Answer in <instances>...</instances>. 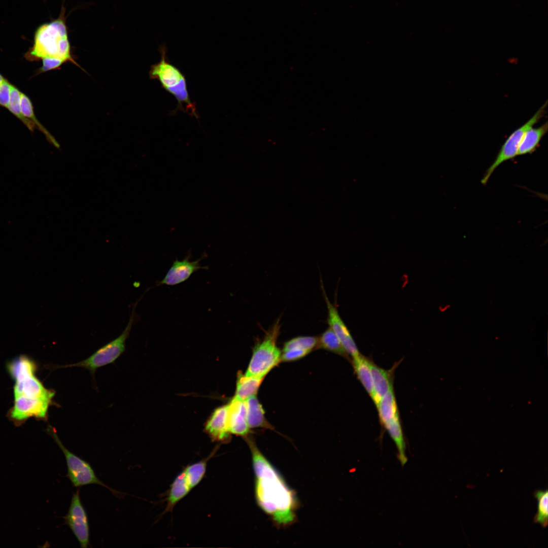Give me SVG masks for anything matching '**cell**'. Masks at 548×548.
Returning <instances> with one entry per match:
<instances>
[{
	"instance_id": "6da1fadb",
	"label": "cell",
	"mask_w": 548,
	"mask_h": 548,
	"mask_svg": "<svg viewBox=\"0 0 548 548\" xmlns=\"http://www.w3.org/2000/svg\"><path fill=\"white\" fill-rule=\"evenodd\" d=\"M255 475V496L260 507L279 526L296 520L297 499L275 467L265 457L251 438L247 437Z\"/></svg>"
},
{
	"instance_id": "7a4b0ae2",
	"label": "cell",
	"mask_w": 548,
	"mask_h": 548,
	"mask_svg": "<svg viewBox=\"0 0 548 548\" xmlns=\"http://www.w3.org/2000/svg\"><path fill=\"white\" fill-rule=\"evenodd\" d=\"M24 56L29 61L54 59L63 63L71 61L77 64L71 54L65 8L63 5L56 19L37 27L34 34L33 45Z\"/></svg>"
},
{
	"instance_id": "3957f363",
	"label": "cell",
	"mask_w": 548,
	"mask_h": 548,
	"mask_svg": "<svg viewBox=\"0 0 548 548\" xmlns=\"http://www.w3.org/2000/svg\"><path fill=\"white\" fill-rule=\"evenodd\" d=\"M159 51L160 60L151 66L150 78L158 80L162 88L176 98L178 102L176 111L181 110L197 119L198 116L194 104L190 100L184 75L167 60L165 44L160 46Z\"/></svg>"
},
{
	"instance_id": "277c9868",
	"label": "cell",
	"mask_w": 548,
	"mask_h": 548,
	"mask_svg": "<svg viewBox=\"0 0 548 548\" xmlns=\"http://www.w3.org/2000/svg\"><path fill=\"white\" fill-rule=\"evenodd\" d=\"M9 373L15 380L14 397L53 399V390L46 389L35 375L36 365L29 358L21 356L8 365Z\"/></svg>"
},
{
	"instance_id": "5b68a950",
	"label": "cell",
	"mask_w": 548,
	"mask_h": 548,
	"mask_svg": "<svg viewBox=\"0 0 548 548\" xmlns=\"http://www.w3.org/2000/svg\"><path fill=\"white\" fill-rule=\"evenodd\" d=\"M278 320L264 338L254 347L245 375L263 379L281 361V352L277 346L280 325Z\"/></svg>"
},
{
	"instance_id": "8992f818",
	"label": "cell",
	"mask_w": 548,
	"mask_h": 548,
	"mask_svg": "<svg viewBox=\"0 0 548 548\" xmlns=\"http://www.w3.org/2000/svg\"><path fill=\"white\" fill-rule=\"evenodd\" d=\"M136 304L135 303L132 308L126 327L119 336L103 346L86 359L78 363L60 366L59 367H82L88 370L94 375L97 369L115 362L125 350L126 341L129 336L135 321Z\"/></svg>"
},
{
	"instance_id": "52a82bcc",
	"label": "cell",
	"mask_w": 548,
	"mask_h": 548,
	"mask_svg": "<svg viewBox=\"0 0 548 548\" xmlns=\"http://www.w3.org/2000/svg\"><path fill=\"white\" fill-rule=\"evenodd\" d=\"M48 431L64 454L67 468L66 477L74 487H81L88 485H98L109 490L118 497H122L123 493L110 488L97 477L89 463L68 450L62 444L53 428H49Z\"/></svg>"
},
{
	"instance_id": "ba28073f",
	"label": "cell",
	"mask_w": 548,
	"mask_h": 548,
	"mask_svg": "<svg viewBox=\"0 0 548 548\" xmlns=\"http://www.w3.org/2000/svg\"><path fill=\"white\" fill-rule=\"evenodd\" d=\"M547 103L546 101L529 120L516 129L506 140L494 161L487 169L482 179L481 182L483 185L487 184L493 172L502 163L518 155L519 145L524 133L529 128L534 126L544 116Z\"/></svg>"
},
{
	"instance_id": "9c48e42d",
	"label": "cell",
	"mask_w": 548,
	"mask_h": 548,
	"mask_svg": "<svg viewBox=\"0 0 548 548\" xmlns=\"http://www.w3.org/2000/svg\"><path fill=\"white\" fill-rule=\"evenodd\" d=\"M65 524L71 529L81 547L90 544V529L86 510L81 502L79 489L74 493L67 514L64 517Z\"/></svg>"
},
{
	"instance_id": "30bf717a",
	"label": "cell",
	"mask_w": 548,
	"mask_h": 548,
	"mask_svg": "<svg viewBox=\"0 0 548 548\" xmlns=\"http://www.w3.org/2000/svg\"><path fill=\"white\" fill-rule=\"evenodd\" d=\"M52 402L53 399L47 398L15 397L10 416L16 422H21L31 417L45 419Z\"/></svg>"
},
{
	"instance_id": "8fae6325",
	"label": "cell",
	"mask_w": 548,
	"mask_h": 548,
	"mask_svg": "<svg viewBox=\"0 0 548 548\" xmlns=\"http://www.w3.org/2000/svg\"><path fill=\"white\" fill-rule=\"evenodd\" d=\"M328 311L327 322L336 334L343 347L353 358L360 355L354 340L345 323L341 318L337 308L330 301L323 290Z\"/></svg>"
},
{
	"instance_id": "7c38bea8",
	"label": "cell",
	"mask_w": 548,
	"mask_h": 548,
	"mask_svg": "<svg viewBox=\"0 0 548 548\" xmlns=\"http://www.w3.org/2000/svg\"><path fill=\"white\" fill-rule=\"evenodd\" d=\"M190 257V255H188L182 260H175L163 279L159 282V284L176 285L187 280L195 271L201 269H208V267L201 266L200 264L201 260L204 258V255L193 261L189 260Z\"/></svg>"
},
{
	"instance_id": "4fadbf2b",
	"label": "cell",
	"mask_w": 548,
	"mask_h": 548,
	"mask_svg": "<svg viewBox=\"0 0 548 548\" xmlns=\"http://www.w3.org/2000/svg\"><path fill=\"white\" fill-rule=\"evenodd\" d=\"M227 423L230 433L246 436L250 428L246 418V406L245 401L233 398L227 404Z\"/></svg>"
},
{
	"instance_id": "5bb4252c",
	"label": "cell",
	"mask_w": 548,
	"mask_h": 548,
	"mask_svg": "<svg viewBox=\"0 0 548 548\" xmlns=\"http://www.w3.org/2000/svg\"><path fill=\"white\" fill-rule=\"evenodd\" d=\"M228 406L216 408L208 420L205 430L213 440L226 442L230 438L227 423Z\"/></svg>"
},
{
	"instance_id": "9a60e30c",
	"label": "cell",
	"mask_w": 548,
	"mask_h": 548,
	"mask_svg": "<svg viewBox=\"0 0 548 548\" xmlns=\"http://www.w3.org/2000/svg\"><path fill=\"white\" fill-rule=\"evenodd\" d=\"M245 401L246 418L249 428H265L272 429L265 417L262 405L256 395L250 396Z\"/></svg>"
},
{
	"instance_id": "2e32d148",
	"label": "cell",
	"mask_w": 548,
	"mask_h": 548,
	"mask_svg": "<svg viewBox=\"0 0 548 548\" xmlns=\"http://www.w3.org/2000/svg\"><path fill=\"white\" fill-rule=\"evenodd\" d=\"M370 367L373 384L372 399L376 406L393 386L389 372L371 362Z\"/></svg>"
},
{
	"instance_id": "e0dca14e",
	"label": "cell",
	"mask_w": 548,
	"mask_h": 548,
	"mask_svg": "<svg viewBox=\"0 0 548 548\" xmlns=\"http://www.w3.org/2000/svg\"><path fill=\"white\" fill-rule=\"evenodd\" d=\"M547 131V122L537 127H530L524 133L518 151V155L531 154L539 146L540 142Z\"/></svg>"
},
{
	"instance_id": "ac0fdd59",
	"label": "cell",
	"mask_w": 548,
	"mask_h": 548,
	"mask_svg": "<svg viewBox=\"0 0 548 548\" xmlns=\"http://www.w3.org/2000/svg\"><path fill=\"white\" fill-rule=\"evenodd\" d=\"M394 441L397 449V458L403 466L407 462L406 444L399 415L383 425Z\"/></svg>"
},
{
	"instance_id": "d6986e66",
	"label": "cell",
	"mask_w": 548,
	"mask_h": 548,
	"mask_svg": "<svg viewBox=\"0 0 548 548\" xmlns=\"http://www.w3.org/2000/svg\"><path fill=\"white\" fill-rule=\"evenodd\" d=\"M263 380V379L247 376L239 372L237 374L234 398L245 401L250 396L256 395Z\"/></svg>"
},
{
	"instance_id": "ffe728a7",
	"label": "cell",
	"mask_w": 548,
	"mask_h": 548,
	"mask_svg": "<svg viewBox=\"0 0 548 548\" xmlns=\"http://www.w3.org/2000/svg\"><path fill=\"white\" fill-rule=\"evenodd\" d=\"M191 490L182 471L176 477L170 486L165 512L171 511L175 505L186 496Z\"/></svg>"
},
{
	"instance_id": "44dd1931",
	"label": "cell",
	"mask_w": 548,
	"mask_h": 548,
	"mask_svg": "<svg viewBox=\"0 0 548 548\" xmlns=\"http://www.w3.org/2000/svg\"><path fill=\"white\" fill-rule=\"evenodd\" d=\"M353 358V366L357 377L372 398L373 395V384L370 362L361 354Z\"/></svg>"
},
{
	"instance_id": "7402d4cb",
	"label": "cell",
	"mask_w": 548,
	"mask_h": 548,
	"mask_svg": "<svg viewBox=\"0 0 548 548\" xmlns=\"http://www.w3.org/2000/svg\"><path fill=\"white\" fill-rule=\"evenodd\" d=\"M376 407L383 425L398 415L393 388L382 398Z\"/></svg>"
},
{
	"instance_id": "603a6c76",
	"label": "cell",
	"mask_w": 548,
	"mask_h": 548,
	"mask_svg": "<svg viewBox=\"0 0 548 548\" xmlns=\"http://www.w3.org/2000/svg\"><path fill=\"white\" fill-rule=\"evenodd\" d=\"M317 347L345 357L348 356L339 338L330 327L318 338Z\"/></svg>"
},
{
	"instance_id": "cb8c5ba5",
	"label": "cell",
	"mask_w": 548,
	"mask_h": 548,
	"mask_svg": "<svg viewBox=\"0 0 548 548\" xmlns=\"http://www.w3.org/2000/svg\"><path fill=\"white\" fill-rule=\"evenodd\" d=\"M20 106L21 112L23 115L29 119L35 124L37 128L45 135L47 139L50 143L55 147L59 148V145L57 141L36 118L30 99L26 95L23 93L21 94Z\"/></svg>"
},
{
	"instance_id": "d4e9b609",
	"label": "cell",
	"mask_w": 548,
	"mask_h": 548,
	"mask_svg": "<svg viewBox=\"0 0 548 548\" xmlns=\"http://www.w3.org/2000/svg\"><path fill=\"white\" fill-rule=\"evenodd\" d=\"M22 92L15 86L12 85L11 90L10 101L7 107L8 110L15 116L31 131L37 128L35 124L24 117L21 110L20 101Z\"/></svg>"
},
{
	"instance_id": "484cf974",
	"label": "cell",
	"mask_w": 548,
	"mask_h": 548,
	"mask_svg": "<svg viewBox=\"0 0 548 548\" xmlns=\"http://www.w3.org/2000/svg\"><path fill=\"white\" fill-rule=\"evenodd\" d=\"M534 495L538 501L537 512L534 522L545 528L548 524V491L536 490Z\"/></svg>"
},
{
	"instance_id": "4316f807",
	"label": "cell",
	"mask_w": 548,
	"mask_h": 548,
	"mask_svg": "<svg viewBox=\"0 0 548 548\" xmlns=\"http://www.w3.org/2000/svg\"><path fill=\"white\" fill-rule=\"evenodd\" d=\"M207 463L206 460L200 461L188 466L183 471L191 489L203 478L206 471Z\"/></svg>"
},
{
	"instance_id": "83f0119b",
	"label": "cell",
	"mask_w": 548,
	"mask_h": 548,
	"mask_svg": "<svg viewBox=\"0 0 548 548\" xmlns=\"http://www.w3.org/2000/svg\"><path fill=\"white\" fill-rule=\"evenodd\" d=\"M318 338L310 336H301L294 337L286 342L283 351L297 349L306 350L311 352L317 346Z\"/></svg>"
},
{
	"instance_id": "f1b7e54d",
	"label": "cell",
	"mask_w": 548,
	"mask_h": 548,
	"mask_svg": "<svg viewBox=\"0 0 548 548\" xmlns=\"http://www.w3.org/2000/svg\"><path fill=\"white\" fill-rule=\"evenodd\" d=\"M310 353L306 350L297 349L283 351L281 359L284 362L294 361L304 357Z\"/></svg>"
},
{
	"instance_id": "f546056e",
	"label": "cell",
	"mask_w": 548,
	"mask_h": 548,
	"mask_svg": "<svg viewBox=\"0 0 548 548\" xmlns=\"http://www.w3.org/2000/svg\"><path fill=\"white\" fill-rule=\"evenodd\" d=\"M12 85L6 79L0 84V106L7 108Z\"/></svg>"
},
{
	"instance_id": "4dcf8cb0",
	"label": "cell",
	"mask_w": 548,
	"mask_h": 548,
	"mask_svg": "<svg viewBox=\"0 0 548 548\" xmlns=\"http://www.w3.org/2000/svg\"><path fill=\"white\" fill-rule=\"evenodd\" d=\"M5 79V78H4V77H3V76H2V75H1V74H0V84H1V83H2V82H3V80H4Z\"/></svg>"
}]
</instances>
